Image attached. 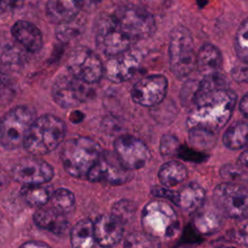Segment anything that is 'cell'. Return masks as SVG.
<instances>
[{
	"label": "cell",
	"mask_w": 248,
	"mask_h": 248,
	"mask_svg": "<svg viewBox=\"0 0 248 248\" xmlns=\"http://www.w3.org/2000/svg\"><path fill=\"white\" fill-rule=\"evenodd\" d=\"M186 86V106L189 107L187 126L189 131L215 136L229 121L236 103V94L228 87L220 75L202 77Z\"/></svg>",
	"instance_id": "6da1fadb"
},
{
	"label": "cell",
	"mask_w": 248,
	"mask_h": 248,
	"mask_svg": "<svg viewBox=\"0 0 248 248\" xmlns=\"http://www.w3.org/2000/svg\"><path fill=\"white\" fill-rule=\"evenodd\" d=\"M65 123L57 116L44 114L35 118L25 137L23 146L34 156L46 155L54 150L63 140Z\"/></svg>",
	"instance_id": "7a4b0ae2"
},
{
	"label": "cell",
	"mask_w": 248,
	"mask_h": 248,
	"mask_svg": "<svg viewBox=\"0 0 248 248\" xmlns=\"http://www.w3.org/2000/svg\"><path fill=\"white\" fill-rule=\"evenodd\" d=\"M102 152L101 146L94 140L88 137H77L63 144L60 158L65 170L70 175L85 178Z\"/></svg>",
	"instance_id": "3957f363"
},
{
	"label": "cell",
	"mask_w": 248,
	"mask_h": 248,
	"mask_svg": "<svg viewBox=\"0 0 248 248\" xmlns=\"http://www.w3.org/2000/svg\"><path fill=\"white\" fill-rule=\"evenodd\" d=\"M144 233L158 239L172 238L179 228V221L173 208L167 202L153 201L148 202L141 213Z\"/></svg>",
	"instance_id": "277c9868"
},
{
	"label": "cell",
	"mask_w": 248,
	"mask_h": 248,
	"mask_svg": "<svg viewBox=\"0 0 248 248\" xmlns=\"http://www.w3.org/2000/svg\"><path fill=\"white\" fill-rule=\"evenodd\" d=\"M170 68L178 78L188 77L196 67L194 41L190 31L181 25L170 32L169 44Z\"/></svg>",
	"instance_id": "5b68a950"
},
{
	"label": "cell",
	"mask_w": 248,
	"mask_h": 248,
	"mask_svg": "<svg viewBox=\"0 0 248 248\" xmlns=\"http://www.w3.org/2000/svg\"><path fill=\"white\" fill-rule=\"evenodd\" d=\"M34 120V111L27 106L10 109L0 120V144L6 149H16L23 145Z\"/></svg>",
	"instance_id": "8992f818"
},
{
	"label": "cell",
	"mask_w": 248,
	"mask_h": 248,
	"mask_svg": "<svg viewBox=\"0 0 248 248\" xmlns=\"http://www.w3.org/2000/svg\"><path fill=\"white\" fill-rule=\"evenodd\" d=\"M112 16L133 42L150 37L156 28L153 15L141 5L117 8Z\"/></svg>",
	"instance_id": "52a82bcc"
},
{
	"label": "cell",
	"mask_w": 248,
	"mask_h": 248,
	"mask_svg": "<svg viewBox=\"0 0 248 248\" xmlns=\"http://www.w3.org/2000/svg\"><path fill=\"white\" fill-rule=\"evenodd\" d=\"M217 210L227 217L245 218L248 209L247 189L235 183H222L213 192Z\"/></svg>",
	"instance_id": "ba28073f"
},
{
	"label": "cell",
	"mask_w": 248,
	"mask_h": 248,
	"mask_svg": "<svg viewBox=\"0 0 248 248\" xmlns=\"http://www.w3.org/2000/svg\"><path fill=\"white\" fill-rule=\"evenodd\" d=\"M67 69L73 77L87 84L98 82L104 74L99 56L85 46H77L70 52Z\"/></svg>",
	"instance_id": "9c48e42d"
},
{
	"label": "cell",
	"mask_w": 248,
	"mask_h": 248,
	"mask_svg": "<svg viewBox=\"0 0 248 248\" xmlns=\"http://www.w3.org/2000/svg\"><path fill=\"white\" fill-rule=\"evenodd\" d=\"M134 42L123 32L112 15L102 18L96 30V44L99 49L108 57L131 48Z\"/></svg>",
	"instance_id": "30bf717a"
},
{
	"label": "cell",
	"mask_w": 248,
	"mask_h": 248,
	"mask_svg": "<svg viewBox=\"0 0 248 248\" xmlns=\"http://www.w3.org/2000/svg\"><path fill=\"white\" fill-rule=\"evenodd\" d=\"M51 94L58 106L69 108L84 103L90 96V89L87 83L78 80L68 72L56 78Z\"/></svg>",
	"instance_id": "8fae6325"
},
{
	"label": "cell",
	"mask_w": 248,
	"mask_h": 248,
	"mask_svg": "<svg viewBox=\"0 0 248 248\" xmlns=\"http://www.w3.org/2000/svg\"><path fill=\"white\" fill-rule=\"evenodd\" d=\"M115 156L128 170L144 167L150 159V151L140 139L131 135H122L114 141Z\"/></svg>",
	"instance_id": "7c38bea8"
},
{
	"label": "cell",
	"mask_w": 248,
	"mask_h": 248,
	"mask_svg": "<svg viewBox=\"0 0 248 248\" xmlns=\"http://www.w3.org/2000/svg\"><path fill=\"white\" fill-rule=\"evenodd\" d=\"M167 91V78L163 75H151L140 78L133 85L131 98L140 106L152 108L163 102Z\"/></svg>",
	"instance_id": "4fadbf2b"
},
{
	"label": "cell",
	"mask_w": 248,
	"mask_h": 248,
	"mask_svg": "<svg viewBox=\"0 0 248 248\" xmlns=\"http://www.w3.org/2000/svg\"><path fill=\"white\" fill-rule=\"evenodd\" d=\"M131 176V170H128L121 165L115 154L102 152L86 178L91 182H106L120 185L129 181Z\"/></svg>",
	"instance_id": "5bb4252c"
},
{
	"label": "cell",
	"mask_w": 248,
	"mask_h": 248,
	"mask_svg": "<svg viewBox=\"0 0 248 248\" xmlns=\"http://www.w3.org/2000/svg\"><path fill=\"white\" fill-rule=\"evenodd\" d=\"M53 174L52 167L36 157L22 158L12 170L13 178L24 185L45 184L53 177Z\"/></svg>",
	"instance_id": "9a60e30c"
},
{
	"label": "cell",
	"mask_w": 248,
	"mask_h": 248,
	"mask_svg": "<svg viewBox=\"0 0 248 248\" xmlns=\"http://www.w3.org/2000/svg\"><path fill=\"white\" fill-rule=\"evenodd\" d=\"M142 61L140 49H132L109 57L106 66V74L112 82H123L131 78L139 70Z\"/></svg>",
	"instance_id": "2e32d148"
},
{
	"label": "cell",
	"mask_w": 248,
	"mask_h": 248,
	"mask_svg": "<svg viewBox=\"0 0 248 248\" xmlns=\"http://www.w3.org/2000/svg\"><path fill=\"white\" fill-rule=\"evenodd\" d=\"M95 242L100 246L108 248L117 244L124 232L123 224L111 215L99 216L93 223Z\"/></svg>",
	"instance_id": "e0dca14e"
},
{
	"label": "cell",
	"mask_w": 248,
	"mask_h": 248,
	"mask_svg": "<svg viewBox=\"0 0 248 248\" xmlns=\"http://www.w3.org/2000/svg\"><path fill=\"white\" fill-rule=\"evenodd\" d=\"M11 33L16 41L30 52H37L43 46L42 32L35 24L29 21H16L13 25Z\"/></svg>",
	"instance_id": "ac0fdd59"
},
{
	"label": "cell",
	"mask_w": 248,
	"mask_h": 248,
	"mask_svg": "<svg viewBox=\"0 0 248 248\" xmlns=\"http://www.w3.org/2000/svg\"><path fill=\"white\" fill-rule=\"evenodd\" d=\"M82 5L83 0H47L46 15L54 23H69L78 15Z\"/></svg>",
	"instance_id": "d6986e66"
},
{
	"label": "cell",
	"mask_w": 248,
	"mask_h": 248,
	"mask_svg": "<svg viewBox=\"0 0 248 248\" xmlns=\"http://www.w3.org/2000/svg\"><path fill=\"white\" fill-rule=\"evenodd\" d=\"M222 63V53L212 44L203 45L196 54V67L202 77L219 74Z\"/></svg>",
	"instance_id": "ffe728a7"
},
{
	"label": "cell",
	"mask_w": 248,
	"mask_h": 248,
	"mask_svg": "<svg viewBox=\"0 0 248 248\" xmlns=\"http://www.w3.org/2000/svg\"><path fill=\"white\" fill-rule=\"evenodd\" d=\"M205 192L196 182H190L177 192L176 205L187 212H195L204 202Z\"/></svg>",
	"instance_id": "44dd1931"
},
{
	"label": "cell",
	"mask_w": 248,
	"mask_h": 248,
	"mask_svg": "<svg viewBox=\"0 0 248 248\" xmlns=\"http://www.w3.org/2000/svg\"><path fill=\"white\" fill-rule=\"evenodd\" d=\"M35 224L44 230L53 233H63L67 228V220L63 213L55 208H42L35 212L33 216Z\"/></svg>",
	"instance_id": "7402d4cb"
},
{
	"label": "cell",
	"mask_w": 248,
	"mask_h": 248,
	"mask_svg": "<svg viewBox=\"0 0 248 248\" xmlns=\"http://www.w3.org/2000/svg\"><path fill=\"white\" fill-rule=\"evenodd\" d=\"M222 214L217 209L208 207H200L193 217L194 228L203 234L216 232L222 227Z\"/></svg>",
	"instance_id": "603a6c76"
},
{
	"label": "cell",
	"mask_w": 248,
	"mask_h": 248,
	"mask_svg": "<svg viewBox=\"0 0 248 248\" xmlns=\"http://www.w3.org/2000/svg\"><path fill=\"white\" fill-rule=\"evenodd\" d=\"M158 177L164 187L170 189L185 180L187 177V169L178 161H169L160 168Z\"/></svg>",
	"instance_id": "cb8c5ba5"
},
{
	"label": "cell",
	"mask_w": 248,
	"mask_h": 248,
	"mask_svg": "<svg viewBox=\"0 0 248 248\" xmlns=\"http://www.w3.org/2000/svg\"><path fill=\"white\" fill-rule=\"evenodd\" d=\"M70 237L73 248H93L95 244L93 222L88 218L79 220L72 228Z\"/></svg>",
	"instance_id": "d4e9b609"
},
{
	"label": "cell",
	"mask_w": 248,
	"mask_h": 248,
	"mask_svg": "<svg viewBox=\"0 0 248 248\" xmlns=\"http://www.w3.org/2000/svg\"><path fill=\"white\" fill-rule=\"evenodd\" d=\"M247 123L236 122L231 125L223 136V143L226 147L232 150L241 149L247 142Z\"/></svg>",
	"instance_id": "484cf974"
},
{
	"label": "cell",
	"mask_w": 248,
	"mask_h": 248,
	"mask_svg": "<svg viewBox=\"0 0 248 248\" xmlns=\"http://www.w3.org/2000/svg\"><path fill=\"white\" fill-rule=\"evenodd\" d=\"M23 200L31 206H42L46 204L51 197V190L47 186L24 185L20 191Z\"/></svg>",
	"instance_id": "4316f807"
},
{
	"label": "cell",
	"mask_w": 248,
	"mask_h": 248,
	"mask_svg": "<svg viewBox=\"0 0 248 248\" xmlns=\"http://www.w3.org/2000/svg\"><path fill=\"white\" fill-rule=\"evenodd\" d=\"M50 200L53 208L63 214L72 210L76 202L75 195L73 194V192L65 188H59L52 192Z\"/></svg>",
	"instance_id": "83f0119b"
},
{
	"label": "cell",
	"mask_w": 248,
	"mask_h": 248,
	"mask_svg": "<svg viewBox=\"0 0 248 248\" xmlns=\"http://www.w3.org/2000/svg\"><path fill=\"white\" fill-rule=\"evenodd\" d=\"M136 209V204L133 202L128 200H120L113 204L110 215L124 225L133 219Z\"/></svg>",
	"instance_id": "f1b7e54d"
},
{
	"label": "cell",
	"mask_w": 248,
	"mask_h": 248,
	"mask_svg": "<svg viewBox=\"0 0 248 248\" xmlns=\"http://www.w3.org/2000/svg\"><path fill=\"white\" fill-rule=\"evenodd\" d=\"M247 19H244L235 34L234 39V49L237 54V57L240 61L247 63L248 58V40H247Z\"/></svg>",
	"instance_id": "f546056e"
},
{
	"label": "cell",
	"mask_w": 248,
	"mask_h": 248,
	"mask_svg": "<svg viewBox=\"0 0 248 248\" xmlns=\"http://www.w3.org/2000/svg\"><path fill=\"white\" fill-rule=\"evenodd\" d=\"M157 239L144 233L134 232L128 235L125 241V248H157Z\"/></svg>",
	"instance_id": "4dcf8cb0"
},
{
	"label": "cell",
	"mask_w": 248,
	"mask_h": 248,
	"mask_svg": "<svg viewBox=\"0 0 248 248\" xmlns=\"http://www.w3.org/2000/svg\"><path fill=\"white\" fill-rule=\"evenodd\" d=\"M179 140L173 135H164L160 141V153L164 157H171L179 152Z\"/></svg>",
	"instance_id": "1f68e13d"
},
{
	"label": "cell",
	"mask_w": 248,
	"mask_h": 248,
	"mask_svg": "<svg viewBox=\"0 0 248 248\" xmlns=\"http://www.w3.org/2000/svg\"><path fill=\"white\" fill-rule=\"evenodd\" d=\"M14 92L15 89L12 79L7 75L0 72V102L10 101L13 98Z\"/></svg>",
	"instance_id": "d6a6232c"
},
{
	"label": "cell",
	"mask_w": 248,
	"mask_h": 248,
	"mask_svg": "<svg viewBox=\"0 0 248 248\" xmlns=\"http://www.w3.org/2000/svg\"><path fill=\"white\" fill-rule=\"evenodd\" d=\"M220 173L225 178L246 180V172L241 170V167L239 168L232 165H227L222 168Z\"/></svg>",
	"instance_id": "836d02e7"
},
{
	"label": "cell",
	"mask_w": 248,
	"mask_h": 248,
	"mask_svg": "<svg viewBox=\"0 0 248 248\" xmlns=\"http://www.w3.org/2000/svg\"><path fill=\"white\" fill-rule=\"evenodd\" d=\"M152 194L157 197H161L164 199H168L171 201L173 203L176 204V199H177V192L171 191L169 188L166 187H160V186H154L152 188Z\"/></svg>",
	"instance_id": "e575fe53"
},
{
	"label": "cell",
	"mask_w": 248,
	"mask_h": 248,
	"mask_svg": "<svg viewBox=\"0 0 248 248\" xmlns=\"http://www.w3.org/2000/svg\"><path fill=\"white\" fill-rule=\"evenodd\" d=\"M232 76L237 81L245 82L247 80V63L240 61L232 69Z\"/></svg>",
	"instance_id": "d590c367"
},
{
	"label": "cell",
	"mask_w": 248,
	"mask_h": 248,
	"mask_svg": "<svg viewBox=\"0 0 248 248\" xmlns=\"http://www.w3.org/2000/svg\"><path fill=\"white\" fill-rule=\"evenodd\" d=\"M24 3V0H0V16L19 9Z\"/></svg>",
	"instance_id": "8d00e7d4"
},
{
	"label": "cell",
	"mask_w": 248,
	"mask_h": 248,
	"mask_svg": "<svg viewBox=\"0 0 248 248\" xmlns=\"http://www.w3.org/2000/svg\"><path fill=\"white\" fill-rule=\"evenodd\" d=\"M142 7H148V8H159L161 7L166 0H140Z\"/></svg>",
	"instance_id": "74e56055"
},
{
	"label": "cell",
	"mask_w": 248,
	"mask_h": 248,
	"mask_svg": "<svg viewBox=\"0 0 248 248\" xmlns=\"http://www.w3.org/2000/svg\"><path fill=\"white\" fill-rule=\"evenodd\" d=\"M239 111L246 118L248 114V97L247 94H244L239 102Z\"/></svg>",
	"instance_id": "f35d334b"
},
{
	"label": "cell",
	"mask_w": 248,
	"mask_h": 248,
	"mask_svg": "<svg viewBox=\"0 0 248 248\" xmlns=\"http://www.w3.org/2000/svg\"><path fill=\"white\" fill-rule=\"evenodd\" d=\"M19 248H50L48 245L39 241H27L23 243Z\"/></svg>",
	"instance_id": "ab89813d"
},
{
	"label": "cell",
	"mask_w": 248,
	"mask_h": 248,
	"mask_svg": "<svg viewBox=\"0 0 248 248\" xmlns=\"http://www.w3.org/2000/svg\"><path fill=\"white\" fill-rule=\"evenodd\" d=\"M112 1L115 5H117L118 8L133 6V5H140L137 3V2H140V0H112Z\"/></svg>",
	"instance_id": "60d3db41"
},
{
	"label": "cell",
	"mask_w": 248,
	"mask_h": 248,
	"mask_svg": "<svg viewBox=\"0 0 248 248\" xmlns=\"http://www.w3.org/2000/svg\"><path fill=\"white\" fill-rule=\"evenodd\" d=\"M238 161L240 163V166L246 168V166H247V152L245 150L240 154V156L238 158Z\"/></svg>",
	"instance_id": "b9f144b4"
},
{
	"label": "cell",
	"mask_w": 248,
	"mask_h": 248,
	"mask_svg": "<svg viewBox=\"0 0 248 248\" xmlns=\"http://www.w3.org/2000/svg\"><path fill=\"white\" fill-rule=\"evenodd\" d=\"M219 248H234V247H219Z\"/></svg>",
	"instance_id": "7bdbcfd3"
}]
</instances>
